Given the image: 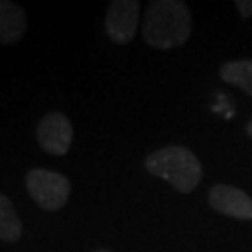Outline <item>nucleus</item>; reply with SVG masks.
<instances>
[{
    "mask_svg": "<svg viewBox=\"0 0 252 252\" xmlns=\"http://www.w3.org/2000/svg\"><path fill=\"white\" fill-rule=\"evenodd\" d=\"M247 135L252 138V118H251V122H249V126H247Z\"/></svg>",
    "mask_w": 252,
    "mask_h": 252,
    "instance_id": "11",
    "label": "nucleus"
},
{
    "mask_svg": "<svg viewBox=\"0 0 252 252\" xmlns=\"http://www.w3.org/2000/svg\"><path fill=\"white\" fill-rule=\"evenodd\" d=\"M39 148L49 155L63 157L73 142V126L63 112H47L36 127Z\"/></svg>",
    "mask_w": 252,
    "mask_h": 252,
    "instance_id": "4",
    "label": "nucleus"
},
{
    "mask_svg": "<svg viewBox=\"0 0 252 252\" xmlns=\"http://www.w3.org/2000/svg\"><path fill=\"white\" fill-rule=\"evenodd\" d=\"M192 32V19L181 0H153L148 4L142 36L150 47L168 51L185 45Z\"/></svg>",
    "mask_w": 252,
    "mask_h": 252,
    "instance_id": "1",
    "label": "nucleus"
},
{
    "mask_svg": "<svg viewBox=\"0 0 252 252\" xmlns=\"http://www.w3.org/2000/svg\"><path fill=\"white\" fill-rule=\"evenodd\" d=\"M23 237V220L13 202L0 192V241L15 243Z\"/></svg>",
    "mask_w": 252,
    "mask_h": 252,
    "instance_id": "8",
    "label": "nucleus"
},
{
    "mask_svg": "<svg viewBox=\"0 0 252 252\" xmlns=\"http://www.w3.org/2000/svg\"><path fill=\"white\" fill-rule=\"evenodd\" d=\"M138 17H140V2H136V0H114V2H110L107 15H105L107 36L118 45L131 43L135 39Z\"/></svg>",
    "mask_w": 252,
    "mask_h": 252,
    "instance_id": "5",
    "label": "nucleus"
},
{
    "mask_svg": "<svg viewBox=\"0 0 252 252\" xmlns=\"http://www.w3.org/2000/svg\"><path fill=\"white\" fill-rule=\"evenodd\" d=\"M94 252H112V251H108V249H95Z\"/></svg>",
    "mask_w": 252,
    "mask_h": 252,
    "instance_id": "12",
    "label": "nucleus"
},
{
    "mask_svg": "<svg viewBox=\"0 0 252 252\" xmlns=\"http://www.w3.org/2000/svg\"><path fill=\"white\" fill-rule=\"evenodd\" d=\"M235 8H237L239 15L243 19L252 17V0H237L235 2Z\"/></svg>",
    "mask_w": 252,
    "mask_h": 252,
    "instance_id": "10",
    "label": "nucleus"
},
{
    "mask_svg": "<svg viewBox=\"0 0 252 252\" xmlns=\"http://www.w3.org/2000/svg\"><path fill=\"white\" fill-rule=\"evenodd\" d=\"M209 206L220 215L232 217L237 220H252V198L234 185L217 183L209 190Z\"/></svg>",
    "mask_w": 252,
    "mask_h": 252,
    "instance_id": "6",
    "label": "nucleus"
},
{
    "mask_svg": "<svg viewBox=\"0 0 252 252\" xmlns=\"http://www.w3.org/2000/svg\"><path fill=\"white\" fill-rule=\"evenodd\" d=\"M25 183H27V190L32 200L45 211L62 209L71 194V181L60 172L32 168L28 170Z\"/></svg>",
    "mask_w": 252,
    "mask_h": 252,
    "instance_id": "3",
    "label": "nucleus"
},
{
    "mask_svg": "<svg viewBox=\"0 0 252 252\" xmlns=\"http://www.w3.org/2000/svg\"><path fill=\"white\" fill-rule=\"evenodd\" d=\"M219 75L224 82L241 88L252 97V60H234L222 63Z\"/></svg>",
    "mask_w": 252,
    "mask_h": 252,
    "instance_id": "9",
    "label": "nucleus"
},
{
    "mask_svg": "<svg viewBox=\"0 0 252 252\" xmlns=\"http://www.w3.org/2000/svg\"><path fill=\"white\" fill-rule=\"evenodd\" d=\"M144 168L155 178L168 181L178 192H190L202 181V162L183 146H166L152 152L144 161Z\"/></svg>",
    "mask_w": 252,
    "mask_h": 252,
    "instance_id": "2",
    "label": "nucleus"
},
{
    "mask_svg": "<svg viewBox=\"0 0 252 252\" xmlns=\"http://www.w3.org/2000/svg\"><path fill=\"white\" fill-rule=\"evenodd\" d=\"M28 19L25 9L15 2L0 0V43L13 45L25 36Z\"/></svg>",
    "mask_w": 252,
    "mask_h": 252,
    "instance_id": "7",
    "label": "nucleus"
}]
</instances>
